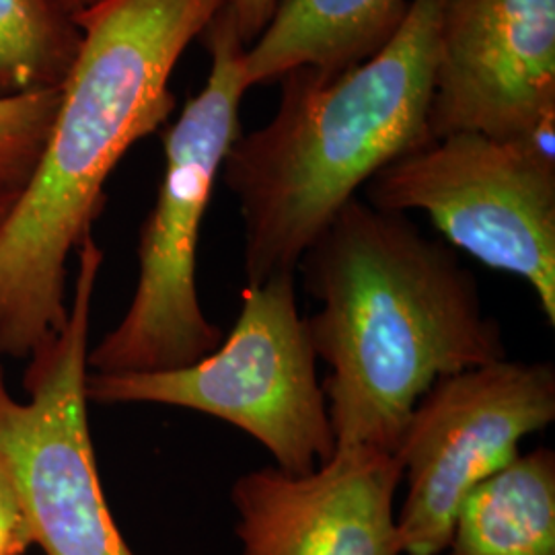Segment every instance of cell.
<instances>
[{"label":"cell","mask_w":555,"mask_h":555,"mask_svg":"<svg viewBox=\"0 0 555 555\" xmlns=\"http://www.w3.org/2000/svg\"><path fill=\"white\" fill-rule=\"evenodd\" d=\"M442 4L410 0L396 36L344 73H286L274 118L233 142L220 176L243 220L247 286L297 274L307 247L369 179L433 142Z\"/></svg>","instance_id":"3"},{"label":"cell","mask_w":555,"mask_h":555,"mask_svg":"<svg viewBox=\"0 0 555 555\" xmlns=\"http://www.w3.org/2000/svg\"><path fill=\"white\" fill-rule=\"evenodd\" d=\"M199 38L210 54V75L165 132L159 192L140 229L134 295L118 325L89 348L87 364L98 375L190 366L224 337L199 302L198 245L222 163L241 137L238 107L249 85L245 43L224 4Z\"/></svg>","instance_id":"4"},{"label":"cell","mask_w":555,"mask_h":555,"mask_svg":"<svg viewBox=\"0 0 555 555\" xmlns=\"http://www.w3.org/2000/svg\"><path fill=\"white\" fill-rule=\"evenodd\" d=\"M385 212H424L444 243L522 278L555 325V159L527 139L459 132L391 160L362 188Z\"/></svg>","instance_id":"7"},{"label":"cell","mask_w":555,"mask_h":555,"mask_svg":"<svg viewBox=\"0 0 555 555\" xmlns=\"http://www.w3.org/2000/svg\"><path fill=\"white\" fill-rule=\"evenodd\" d=\"M337 449L393 453L438 378L506 358L502 325L455 249L408 215L350 199L298 261Z\"/></svg>","instance_id":"1"},{"label":"cell","mask_w":555,"mask_h":555,"mask_svg":"<svg viewBox=\"0 0 555 555\" xmlns=\"http://www.w3.org/2000/svg\"><path fill=\"white\" fill-rule=\"evenodd\" d=\"M87 399L103 405L155 403L219 417L256 438L274 467L291 476H307L336 455L295 272L245 286L237 323L208 357L153 373L89 371Z\"/></svg>","instance_id":"5"},{"label":"cell","mask_w":555,"mask_h":555,"mask_svg":"<svg viewBox=\"0 0 555 555\" xmlns=\"http://www.w3.org/2000/svg\"><path fill=\"white\" fill-rule=\"evenodd\" d=\"M224 0H101L75 15L79 56L38 165L0 227V357L29 358L68 319L66 266L132 144L169 118V80Z\"/></svg>","instance_id":"2"},{"label":"cell","mask_w":555,"mask_h":555,"mask_svg":"<svg viewBox=\"0 0 555 555\" xmlns=\"http://www.w3.org/2000/svg\"><path fill=\"white\" fill-rule=\"evenodd\" d=\"M20 192L21 190H17V188H11V185L0 183V227L4 224V220L11 215V210H13L15 202H17V196H20Z\"/></svg>","instance_id":"17"},{"label":"cell","mask_w":555,"mask_h":555,"mask_svg":"<svg viewBox=\"0 0 555 555\" xmlns=\"http://www.w3.org/2000/svg\"><path fill=\"white\" fill-rule=\"evenodd\" d=\"M31 547L20 498L9 472L0 463V555H23Z\"/></svg>","instance_id":"15"},{"label":"cell","mask_w":555,"mask_h":555,"mask_svg":"<svg viewBox=\"0 0 555 555\" xmlns=\"http://www.w3.org/2000/svg\"><path fill=\"white\" fill-rule=\"evenodd\" d=\"M555 420V366L502 358L438 378L420 397L393 456L405 500L401 555H440L459 508L520 455V442Z\"/></svg>","instance_id":"8"},{"label":"cell","mask_w":555,"mask_h":555,"mask_svg":"<svg viewBox=\"0 0 555 555\" xmlns=\"http://www.w3.org/2000/svg\"><path fill=\"white\" fill-rule=\"evenodd\" d=\"M555 116V0H444L433 140L529 139Z\"/></svg>","instance_id":"9"},{"label":"cell","mask_w":555,"mask_h":555,"mask_svg":"<svg viewBox=\"0 0 555 555\" xmlns=\"http://www.w3.org/2000/svg\"><path fill=\"white\" fill-rule=\"evenodd\" d=\"M401 465L371 447L337 449L307 476L261 467L231 486L238 555H401Z\"/></svg>","instance_id":"10"},{"label":"cell","mask_w":555,"mask_h":555,"mask_svg":"<svg viewBox=\"0 0 555 555\" xmlns=\"http://www.w3.org/2000/svg\"><path fill=\"white\" fill-rule=\"evenodd\" d=\"M440 555H555V451L539 447L463 502Z\"/></svg>","instance_id":"12"},{"label":"cell","mask_w":555,"mask_h":555,"mask_svg":"<svg viewBox=\"0 0 555 555\" xmlns=\"http://www.w3.org/2000/svg\"><path fill=\"white\" fill-rule=\"evenodd\" d=\"M59 2L70 15H79V13L91 9L93 4H98L101 0H59Z\"/></svg>","instance_id":"18"},{"label":"cell","mask_w":555,"mask_h":555,"mask_svg":"<svg viewBox=\"0 0 555 555\" xmlns=\"http://www.w3.org/2000/svg\"><path fill=\"white\" fill-rule=\"evenodd\" d=\"M60 89L0 98V183L21 190L36 169L52 121Z\"/></svg>","instance_id":"14"},{"label":"cell","mask_w":555,"mask_h":555,"mask_svg":"<svg viewBox=\"0 0 555 555\" xmlns=\"http://www.w3.org/2000/svg\"><path fill=\"white\" fill-rule=\"evenodd\" d=\"M278 2L280 0H224V7L245 48L258 40L259 34L272 20Z\"/></svg>","instance_id":"16"},{"label":"cell","mask_w":555,"mask_h":555,"mask_svg":"<svg viewBox=\"0 0 555 555\" xmlns=\"http://www.w3.org/2000/svg\"><path fill=\"white\" fill-rule=\"evenodd\" d=\"M410 0H280L243 54L251 87L274 85L295 68L337 75L371 59L396 36Z\"/></svg>","instance_id":"11"},{"label":"cell","mask_w":555,"mask_h":555,"mask_svg":"<svg viewBox=\"0 0 555 555\" xmlns=\"http://www.w3.org/2000/svg\"><path fill=\"white\" fill-rule=\"evenodd\" d=\"M82 29L59 0H0V98L60 89Z\"/></svg>","instance_id":"13"},{"label":"cell","mask_w":555,"mask_h":555,"mask_svg":"<svg viewBox=\"0 0 555 555\" xmlns=\"http://www.w3.org/2000/svg\"><path fill=\"white\" fill-rule=\"evenodd\" d=\"M77 259L64 327L27 358V399L13 397L0 366V463L43 555H137L103 492L87 414L91 307L103 266L95 238Z\"/></svg>","instance_id":"6"}]
</instances>
